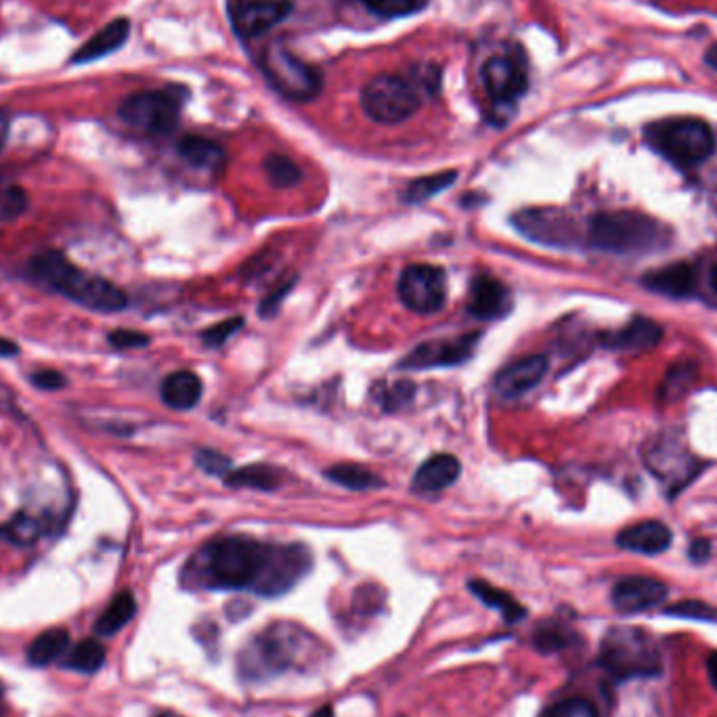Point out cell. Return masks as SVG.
Masks as SVG:
<instances>
[{"label":"cell","mask_w":717,"mask_h":717,"mask_svg":"<svg viewBox=\"0 0 717 717\" xmlns=\"http://www.w3.org/2000/svg\"><path fill=\"white\" fill-rule=\"evenodd\" d=\"M200 560L206 588L250 590L267 598L292 590L311 567V554L304 546H269L250 537L212 541Z\"/></svg>","instance_id":"cell-1"},{"label":"cell","mask_w":717,"mask_h":717,"mask_svg":"<svg viewBox=\"0 0 717 717\" xmlns=\"http://www.w3.org/2000/svg\"><path fill=\"white\" fill-rule=\"evenodd\" d=\"M30 275L40 286L68 296L89 311L118 313L128 304L126 294L110 279L78 269L68 256L55 250L38 254L30 263Z\"/></svg>","instance_id":"cell-2"},{"label":"cell","mask_w":717,"mask_h":717,"mask_svg":"<svg viewBox=\"0 0 717 717\" xmlns=\"http://www.w3.org/2000/svg\"><path fill=\"white\" fill-rule=\"evenodd\" d=\"M588 242L608 254L640 256L665 250L671 244V229L636 210L602 212L590 221Z\"/></svg>","instance_id":"cell-3"},{"label":"cell","mask_w":717,"mask_h":717,"mask_svg":"<svg viewBox=\"0 0 717 717\" xmlns=\"http://www.w3.org/2000/svg\"><path fill=\"white\" fill-rule=\"evenodd\" d=\"M315 640L296 623H275L258 634L239 655V673L248 682H265L313 653Z\"/></svg>","instance_id":"cell-4"},{"label":"cell","mask_w":717,"mask_h":717,"mask_svg":"<svg viewBox=\"0 0 717 717\" xmlns=\"http://www.w3.org/2000/svg\"><path fill=\"white\" fill-rule=\"evenodd\" d=\"M600 663L617 680L655 678L663 671L657 640L640 627H611L600 644Z\"/></svg>","instance_id":"cell-5"},{"label":"cell","mask_w":717,"mask_h":717,"mask_svg":"<svg viewBox=\"0 0 717 717\" xmlns=\"http://www.w3.org/2000/svg\"><path fill=\"white\" fill-rule=\"evenodd\" d=\"M644 137L659 156L678 168L699 166L715 151L711 128L699 118L659 120L646 126Z\"/></svg>","instance_id":"cell-6"},{"label":"cell","mask_w":717,"mask_h":717,"mask_svg":"<svg viewBox=\"0 0 717 717\" xmlns=\"http://www.w3.org/2000/svg\"><path fill=\"white\" fill-rule=\"evenodd\" d=\"M424 93L409 72L380 74L361 91V107L369 120L384 126L407 122L422 107Z\"/></svg>","instance_id":"cell-7"},{"label":"cell","mask_w":717,"mask_h":717,"mask_svg":"<svg viewBox=\"0 0 717 717\" xmlns=\"http://www.w3.org/2000/svg\"><path fill=\"white\" fill-rule=\"evenodd\" d=\"M187 89L177 84L128 95L120 103V118L145 135H168L179 126Z\"/></svg>","instance_id":"cell-8"},{"label":"cell","mask_w":717,"mask_h":717,"mask_svg":"<svg viewBox=\"0 0 717 717\" xmlns=\"http://www.w3.org/2000/svg\"><path fill=\"white\" fill-rule=\"evenodd\" d=\"M260 68L273 89L290 101H313L323 91L321 72L281 45L267 47Z\"/></svg>","instance_id":"cell-9"},{"label":"cell","mask_w":717,"mask_h":717,"mask_svg":"<svg viewBox=\"0 0 717 717\" xmlns=\"http://www.w3.org/2000/svg\"><path fill=\"white\" fill-rule=\"evenodd\" d=\"M481 82L495 110H510L529 91V65L520 47L491 55L481 68Z\"/></svg>","instance_id":"cell-10"},{"label":"cell","mask_w":717,"mask_h":717,"mask_svg":"<svg viewBox=\"0 0 717 717\" xmlns=\"http://www.w3.org/2000/svg\"><path fill=\"white\" fill-rule=\"evenodd\" d=\"M399 298L414 313H439L447 302L445 271L434 265H409L399 279Z\"/></svg>","instance_id":"cell-11"},{"label":"cell","mask_w":717,"mask_h":717,"mask_svg":"<svg viewBox=\"0 0 717 717\" xmlns=\"http://www.w3.org/2000/svg\"><path fill=\"white\" fill-rule=\"evenodd\" d=\"M514 227L535 244L569 248L579 239L573 216L554 208H531L512 216Z\"/></svg>","instance_id":"cell-12"},{"label":"cell","mask_w":717,"mask_h":717,"mask_svg":"<svg viewBox=\"0 0 717 717\" xmlns=\"http://www.w3.org/2000/svg\"><path fill=\"white\" fill-rule=\"evenodd\" d=\"M292 9V0H227L231 28L244 40L258 38L284 24Z\"/></svg>","instance_id":"cell-13"},{"label":"cell","mask_w":717,"mask_h":717,"mask_svg":"<svg viewBox=\"0 0 717 717\" xmlns=\"http://www.w3.org/2000/svg\"><path fill=\"white\" fill-rule=\"evenodd\" d=\"M644 462L671 491L682 489L701 470L697 458H692L690 451L671 437L650 441L644 449Z\"/></svg>","instance_id":"cell-14"},{"label":"cell","mask_w":717,"mask_h":717,"mask_svg":"<svg viewBox=\"0 0 717 717\" xmlns=\"http://www.w3.org/2000/svg\"><path fill=\"white\" fill-rule=\"evenodd\" d=\"M481 334H466L453 340H432L420 344L414 353H409L401 367L405 369H430V367H453L468 361L476 349Z\"/></svg>","instance_id":"cell-15"},{"label":"cell","mask_w":717,"mask_h":717,"mask_svg":"<svg viewBox=\"0 0 717 717\" xmlns=\"http://www.w3.org/2000/svg\"><path fill=\"white\" fill-rule=\"evenodd\" d=\"M667 598V585L653 577H623L613 585V606L623 615L644 613Z\"/></svg>","instance_id":"cell-16"},{"label":"cell","mask_w":717,"mask_h":717,"mask_svg":"<svg viewBox=\"0 0 717 717\" xmlns=\"http://www.w3.org/2000/svg\"><path fill=\"white\" fill-rule=\"evenodd\" d=\"M548 367V357L543 355H531L510 363L495 378L497 395L504 399L527 395L529 390H533L543 380V376L548 374Z\"/></svg>","instance_id":"cell-17"},{"label":"cell","mask_w":717,"mask_h":717,"mask_svg":"<svg viewBox=\"0 0 717 717\" xmlns=\"http://www.w3.org/2000/svg\"><path fill=\"white\" fill-rule=\"evenodd\" d=\"M468 309L481 321L504 319L512 311V292L495 277H478L472 284Z\"/></svg>","instance_id":"cell-18"},{"label":"cell","mask_w":717,"mask_h":717,"mask_svg":"<svg viewBox=\"0 0 717 717\" xmlns=\"http://www.w3.org/2000/svg\"><path fill=\"white\" fill-rule=\"evenodd\" d=\"M671 539V529L661 520H642V523L625 527L617 535V546L629 552L655 556L671 546Z\"/></svg>","instance_id":"cell-19"},{"label":"cell","mask_w":717,"mask_h":717,"mask_svg":"<svg viewBox=\"0 0 717 717\" xmlns=\"http://www.w3.org/2000/svg\"><path fill=\"white\" fill-rule=\"evenodd\" d=\"M642 284L657 294L669 298H686L692 296L699 284V273L690 263H673L655 271H648Z\"/></svg>","instance_id":"cell-20"},{"label":"cell","mask_w":717,"mask_h":717,"mask_svg":"<svg viewBox=\"0 0 717 717\" xmlns=\"http://www.w3.org/2000/svg\"><path fill=\"white\" fill-rule=\"evenodd\" d=\"M663 338L661 325L648 317H634L625 328L617 332H606L600 336V342L606 349L615 351H646L657 346Z\"/></svg>","instance_id":"cell-21"},{"label":"cell","mask_w":717,"mask_h":717,"mask_svg":"<svg viewBox=\"0 0 717 717\" xmlns=\"http://www.w3.org/2000/svg\"><path fill=\"white\" fill-rule=\"evenodd\" d=\"M462 474V464L451 453H437L428 458L414 476L416 493H439L451 487Z\"/></svg>","instance_id":"cell-22"},{"label":"cell","mask_w":717,"mask_h":717,"mask_svg":"<svg viewBox=\"0 0 717 717\" xmlns=\"http://www.w3.org/2000/svg\"><path fill=\"white\" fill-rule=\"evenodd\" d=\"M128 36H130V21L126 17L114 19L105 28H101L89 42H84V45L74 53L72 63L86 65L91 61L112 55L124 45Z\"/></svg>","instance_id":"cell-23"},{"label":"cell","mask_w":717,"mask_h":717,"mask_svg":"<svg viewBox=\"0 0 717 717\" xmlns=\"http://www.w3.org/2000/svg\"><path fill=\"white\" fill-rule=\"evenodd\" d=\"M202 380L193 372H175L162 382V401L177 411L193 409L202 399Z\"/></svg>","instance_id":"cell-24"},{"label":"cell","mask_w":717,"mask_h":717,"mask_svg":"<svg viewBox=\"0 0 717 717\" xmlns=\"http://www.w3.org/2000/svg\"><path fill=\"white\" fill-rule=\"evenodd\" d=\"M179 156L193 168L200 170H221L225 164V149L206 137H183L177 145Z\"/></svg>","instance_id":"cell-25"},{"label":"cell","mask_w":717,"mask_h":717,"mask_svg":"<svg viewBox=\"0 0 717 717\" xmlns=\"http://www.w3.org/2000/svg\"><path fill=\"white\" fill-rule=\"evenodd\" d=\"M468 590L485 606L495 608V611L504 617L506 623H518L527 617V608L520 604L512 594L495 588V585H491L483 579H472L468 583Z\"/></svg>","instance_id":"cell-26"},{"label":"cell","mask_w":717,"mask_h":717,"mask_svg":"<svg viewBox=\"0 0 717 717\" xmlns=\"http://www.w3.org/2000/svg\"><path fill=\"white\" fill-rule=\"evenodd\" d=\"M137 613V600H135V594L133 592H120L112 598V602L107 604L105 611L101 613L97 625H95V634L97 636H103V638H110V636H116L120 629H124L130 621H133Z\"/></svg>","instance_id":"cell-27"},{"label":"cell","mask_w":717,"mask_h":717,"mask_svg":"<svg viewBox=\"0 0 717 717\" xmlns=\"http://www.w3.org/2000/svg\"><path fill=\"white\" fill-rule=\"evenodd\" d=\"M68 646H70L68 629L51 627L30 644L28 661L34 667H47L51 663H57L65 653H68Z\"/></svg>","instance_id":"cell-28"},{"label":"cell","mask_w":717,"mask_h":717,"mask_svg":"<svg viewBox=\"0 0 717 717\" xmlns=\"http://www.w3.org/2000/svg\"><path fill=\"white\" fill-rule=\"evenodd\" d=\"M325 476H328L330 481H334L336 485H340L344 489H351V491H372V489H378L384 485L378 474L369 472L367 468L357 466V464L332 466L325 470Z\"/></svg>","instance_id":"cell-29"},{"label":"cell","mask_w":717,"mask_h":717,"mask_svg":"<svg viewBox=\"0 0 717 717\" xmlns=\"http://www.w3.org/2000/svg\"><path fill=\"white\" fill-rule=\"evenodd\" d=\"M455 179H458V172L455 170H445V172H437V175L420 177L407 185V189L403 193V202L405 204H424V202L432 200L434 195H439L445 189H449L455 183Z\"/></svg>","instance_id":"cell-30"},{"label":"cell","mask_w":717,"mask_h":717,"mask_svg":"<svg viewBox=\"0 0 717 717\" xmlns=\"http://www.w3.org/2000/svg\"><path fill=\"white\" fill-rule=\"evenodd\" d=\"M279 474L275 468L265 464H252L246 468H239L225 476V483L229 487H244V489H258V491H273L279 485Z\"/></svg>","instance_id":"cell-31"},{"label":"cell","mask_w":717,"mask_h":717,"mask_svg":"<svg viewBox=\"0 0 717 717\" xmlns=\"http://www.w3.org/2000/svg\"><path fill=\"white\" fill-rule=\"evenodd\" d=\"M42 533H45V525L28 512H19L7 525L0 527V537L9 539L11 543H17V546H32V543H36L42 537Z\"/></svg>","instance_id":"cell-32"},{"label":"cell","mask_w":717,"mask_h":717,"mask_svg":"<svg viewBox=\"0 0 717 717\" xmlns=\"http://www.w3.org/2000/svg\"><path fill=\"white\" fill-rule=\"evenodd\" d=\"M694 378H697V367H694V363L682 361V363L673 365L659 388L661 401L673 403V401L682 399L688 393V388L692 386Z\"/></svg>","instance_id":"cell-33"},{"label":"cell","mask_w":717,"mask_h":717,"mask_svg":"<svg viewBox=\"0 0 717 717\" xmlns=\"http://www.w3.org/2000/svg\"><path fill=\"white\" fill-rule=\"evenodd\" d=\"M103 663H105V646L95 638L80 642L72 653L65 657V667L80 673H95L103 667Z\"/></svg>","instance_id":"cell-34"},{"label":"cell","mask_w":717,"mask_h":717,"mask_svg":"<svg viewBox=\"0 0 717 717\" xmlns=\"http://www.w3.org/2000/svg\"><path fill=\"white\" fill-rule=\"evenodd\" d=\"M28 193L15 183H0V225L15 223L28 212Z\"/></svg>","instance_id":"cell-35"},{"label":"cell","mask_w":717,"mask_h":717,"mask_svg":"<svg viewBox=\"0 0 717 717\" xmlns=\"http://www.w3.org/2000/svg\"><path fill=\"white\" fill-rule=\"evenodd\" d=\"M265 172H267L269 183L277 189H290V187L298 185L302 179V170L298 168V164L294 160H290L288 156H281V154L267 156Z\"/></svg>","instance_id":"cell-36"},{"label":"cell","mask_w":717,"mask_h":717,"mask_svg":"<svg viewBox=\"0 0 717 717\" xmlns=\"http://www.w3.org/2000/svg\"><path fill=\"white\" fill-rule=\"evenodd\" d=\"M363 7L384 19L411 17L428 7V0H361Z\"/></svg>","instance_id":"cell-37"},{"label":"cell","mask_w":717,"mask_h":717,"mask_svg":"<svg viewBox=\"0 0 717 717\" xmlns=\"http://www.w3.org/2000/svg\"><path fill=\"white\" fill-rule=\"evenodd\" d=\"M569 642H571V634L562 625H556V623L537 627L535 638H533V644L541 655L560 653L562 648L569 646Z\"/></svg>","instance_id":"cell-38"},{"label":"cell","mask_w":717,"mask_h":717,"mask_svg":"<svg viewBox=\"0 0 717 717\" xmlns=\"http://www.w3.org/2000/svg\"><path fill=\"white\" fill-rule=\"evenodd\" d=\"M665 613L671 617L680 619H692V621H717V608H713L707 602L701 600H682L665 608Z\"/></svg>","instance_id":"cell-39"},{"label":"cell","mask_w":717,"mask_h":717,"mask_svg":"<svg viewBox=\"0 0 717 717\" xmlns=\"http://www.w3.org/2000/svg\"><path fill=\"white\" fill-rule=\"evenodd\" d=\"M541 717H600V715L592 701L573 697V699H564V701L550 705L546 711L541 713Z\"/></svg>","instance_id":"cell-40"},{"label":"cell","mask_w":717,"mask_h":717,"mask_svg":"<svg viewBox=\"0 0 717 717\" xmlns=\"http://www.w3.org/2000/svg\"><path fill=\"white\" fill-rule=\"evenodd\" d=\"M409 74L418 82L424 97H437L441 93L443 72L437 63H418L409 70Z\"/></svg>","instance_id":"cell-41"},{"label":"cell","mask_w":717,"mask_h":717,"mask_svg":"<svg viewBox=\"0 0 717 717\" xmlns=\"http://www.w3.org/2000/svg\"><path fill=\"white\" fill-rule=\"evenodd\" d=\"M244 328V319L242 317H231L227 321H221L212 325L210 330H206L202 334V340L206 346H210V349H216V346H223L235 332H239Z\"/></svg>","instance_id":"cell-42"},{"label":"cell","mask_w":717,"mask_h":717,"mask_svg":"<svg viewBox=\"0 0 717 717\" xmlns=\"http://www.w3.org/2000/svg\"><path fill=\"white\" fill-rule=\"evenodd\" d=\"M195 462H198V466L210 476H227L231 470V460L227 455L212 449H202L198 455H195Z\"/></svg>","instance_id":"cell-43"},{"label":"cell","mask_w":717,"mask_h":717,"mask_svg":"<svg viewBox=\"0 0 717 717\" xmlns=\"http://www.w3.org/2000/svg\"><path fill=\"white\" fill-rule=\"evenodd\" d=\"M110 342L116 349H139V346L149 344V336L133 330H118L110 334Z\"/></svg>","instance_id":"cell-44"},{"label":"cell","mask_w":717,"mask_h":717,"mask_svg":"<svg viewBox=\"0 0 717 717\" xmlns=\"http://www.w3.org/2000/svg\"><path fill=\"white\" fill-rule=\"evenodd\" d=\"M411 397H414V384L401 382V384H397L393 390H390L386 401H384V405H386L388 411H395L397 407L405 405Z\"/></svg>","instance_id":"cell-45"},{"label":"cell","mask_w":717,"mask_h":717,"mask_svg":"<svg viewBox=\"0 0 717 717\" xmlns=\"http://www.w3.org/2000/svg\"><path fill=\"white\" fill-rule=\"evenodd\" d=\"M294 288V279H290V281H286V284L284 286H279L269 298H265V302L263 304H260V313H263L265 317H271V315H275L277 313V307H279V304H281V300H284L286 296H288V292Z\"/></svg>","instance_id":"cell-46"},{"label":"cell","mask_w":717,"mask_h":717,"mask_svg":"<svg viewBox=\"0 0 717 717\" xmlns=\"http://www.w3.org/2000/svg\"><path fill=\"white\" fill-rule=\"evenodd\" d=\"M32 382L40 390H57V388L65 386V378L59 372H38L32 376Z\"/></svg>","instance_id":"cell-47"},{"label":"cell","mask_w":717,"mask_h":717,"mask_svg":"<svg viewBox=\"0 0 717 717\" xmlns=\"http://www.w3.org/2000/svg\"><path fill=\"white\" fill-rule=\"evenodd\" d=\"M688 554H690V560H692V562H697V564L707 562L709 556H711V541H709V539H694V541L690 543Z\"/></svg>","instance_id":"cell-48"},{"label":"cell","mask_w":717,"mask_h":717,"mask_svg":"<svg viewBox=\"0 0 717 717\" xmlns=\"http://www.w3.org/2000/svg\"><path fill=\"white\" fill-rule=\"evenodd\" d=\"M9 130H11V118L5 110H0V151H3V147L7 145Z\"/></svg>","instance_id":"cell-49"},{"label":"cell","mask_w":717,"mask_h":717,"mask_svg":"<svg viewBox=\"0 0 717 717\" xmlns=\"http://www.w3.org/2000/svg\"><path fill=\"white\" fill-rule=\"evenodd\" d=\"M707 676H709L711 686L717 690V653H711L707 657Z\"/></svg>","instance_id":"cell-50"},{"label":"cell","mask_w":717,"mask_h":717,"mask_svg":"<svg viewBox=\"0 0 717 717\" xmlns=\"http://www.w3.org/2000/svg\"><path fill=\"white\" fill-rule=\"evenodd\" d=\"M19 353V346L13 340L0 338V357H13Z\"/></svg>","instance_id":"cell-51"},{"label":"cell","mask_w":717,"mask_h":717,"mask_svg":"<svg viewBox=\"0 0 717 717\" xmlns=\"http://www.w3.org/2000/svg\"><path fill=\"white\" fill-rule=\"evenodd\" d=\"M705 63L709 65L713 72H717V42H713V45L709 47V51L705 53Z\"/></svg>","instance_id":"cell-52"},{"label":"cell","mask_w":717,"mask_h":717,"mask_svg":"<svg viewBox=\"0 0 717 717\" xmlns=\"http://www.w3.org/2000/svg\"><path fill=\"white\" fill-rule=\"evenodd\" d=\"M311 717H336L334 715V707H330V705H325V707H321V709H317Z\"/></svg>","instance_id":"cell-53"},{"label":"cell","mask_w":717,"mask_h":717,"mask_svg":"<svg viewBox=\"0 0 717 717\" xmlns=\"http://www.w3.org/2000/svg\"><path fill=\"white\" fill-rule=\"evenodd\" d=\"M709 286H711L713 294H717V265H713L709 271Z\"/></svg>","instance_id":"cell-54"},{"label":"cell","mask_w":717,"mask_h":717,"mask_svg":"<svg viewBox=\"0 0 717 717\" xmlns=\"http://www.w3.org/2000/svg\"><path fill=\"white\" fill-rule=\"evenodd\" d=\"M154 717H183V715H179V713H175V711H160V713H156Z\"/></svg>","instance_id":"cell-55"}]
</instances>
